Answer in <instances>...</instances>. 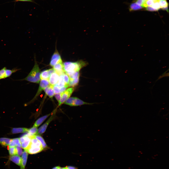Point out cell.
<instances>
[{"label":"cell","mask_w":169,"mask_h":169,"mask_svg":"<svg viewBox=\"0 0 169 169\" xmlns=\"http://www.w3.org/2000/svg\"><path fill=\"white\" fill-rule=\"evenodd\" d=\"M147 0H136V3L138 5L143 7H147L146 2Z\"/></svg>","instance_id":"cell-29"},{"label":"cell","mask_w":169,"mask_h":169,"mask_svg":"<svg viewBox=\"0 0 169 169\" xmlns=\"http://www.w3.org/2000/svg\"><path fill=\"white\" fill-rule=\"evenodd\" d=\"M44 90L46 94L50 98H52L54 95L53 86L52 85H50L46 87Z\"/></svg>","instance_id":"cell-14"},{"label":"cell","mask_w":169,"mask_h":169,"mask_svg":"<svg viewBox=\"0 0 169 169\" xmlns=\"http://www.w3.org/2000/svg\"><path fill=\"white\" fill-rule=\"evenodd\" d=\"M9 160L16 164L20 166L21 165V157L19 156L15 155L10 156L9 158Z\"/></svg>","instance_id":"cell-15"},{"label":"cell","mask_w":169,"mask_h":169,"mask_svg":"<svg viewBox=\"0 0 169 169\" xmlns=\"http://www.w3.org/2000/svg\"><path fill=\"white\" fill-rule=\"evenodd\" d=\"M64 104L70 106H78L85 104L91 105L92 103L86 102L76 97H72L68 98Z\"/></svg>","instance_id":"cell-4"},{"label":"cell","mask_w":169,"mask_h":169,"mask_svg":"<svg viewBox=\"0 0 169 169\" xmlns=\"http://www.w3.org/2000/svg\"><path fill=\"white\" fill-rule=\"evenodd\" d=\"M63 76L65 85H68L69 81V78L68 75L65 73L63 74Z\"/></svg>","instance_id":"cell-30"},{"label":"cell","mask_w":169,"mask_h":169,"mask_svg":"<svg viewBox=\"0 0 169 169\" xmlns=\"http://www.w3.org/2000/svg\"><path fill=\"white\" fill-rule=\"evenodd\" d=\"M50 84L48 80L42 79L41 80L39 87L36 94L34 98L31 101L32 102L35 100L37 97L40 94L41 92L47 86Z\"/></svg>","instance_id":"cell-7"},{"label":"cell","mask_w":169,"mask_h":169,"mask_svg":"<svg viewBox=\"0 0 169 169\" xmlns=\"http://www.w3.org/2000/svg\"><path fill=\"white\" fill-rule=\"evenodd\" d=\"M41 72L38 65L35 62V65L28 75L24 78L19 80H25L28 81L38 83L40 80Z\"/></svg>","instance_id":"cell-2"},{"label":"cell","mask_w":169,"mask_h":169,"mask_svg":"<svg viewBox=\"0 0 169 169\" xmlns=\"http://www.w3.org/2000/svg\"><path fill=\"white\" fill-rule=\"evenodd\" d=\"M35 137L41 143L43 150L47 149V146L43 138L39 135H35Z\"/></svg>","instance_id":"cell-19"},{"label":"cell","mask_w":169,"mask_h":169,"mask_svg":"<svg viewBox=\"0 0 169 169\" xmlns=\"http://www.w3.org/2000/svg\"><path fill=\"white\" fill-rule=\"evenodd\" d=\"M52 113H51L40 118L35 121L33 126L37 127H38Z\"/></svg>","instance_id":"cell-16"},{"label":"cell","mask_w":169,"mask_h":169,"mask_svg":"<svg viewBox=\"0 0 169 169\" xmlns=\"http://www.w3.org/2000/svg\"><path fill=\"white\" fill-rule=\"evenodd\" d=\"M59 75L55 72L52 73L50 75L48 81L50 85L54 86L58 82Z\"/></svg>","instance_id":"cell-11"},{"label":"cell","mask_w":169,"mask_h":169,"mask_svg":"<svg viewBox=\"0 0 169 169\" xmlns=\"http://www.w3.org/2000/svg\"><path fill=\"white\" fill-rule=\"evenodd\" d=\"M11 141L16 146L21 147V143L19 138H13L11 139Z\"/></svg>","instance_id":"cell-28"},{"label":"cell","mask_w":169,"mask_h":169,"mask_svg":"<svg viewBox=\"0 0 169 169\" xmlns=\"http://www.w3.org/2000/svg\"><path fill=\"white\" fill-rule=\"evenodd\" d=\"M8 152L10 156L17 155L16 150L15 147H9Z\"/></svg>","instance_id":"cell-25"},{"label":"cell","mask_w":169,"mask_h":169,"mask_svg":"<svg viewBox=\"0 0 169 169\" xmlns=\"http://www.w3.org/2000/svg\"><path fill=\"white\" fill-rule=\"evenodd\" d=\"M63 64L64 70L66 74L79 72L87 64L86 62L82 60L75 62H65Z\"/></svg>","instance_id":"cell-1"},{"label":"cell","mask_w":169,"mask_h":169,"mask_svg":"<svg viewBox=\"0 0 169 169\" xmlns=\"http://www.w3.org/2000/svg\"><path fill=\"white\" fill-rule=\"evenodd\" d=\"M38 130L37 127L33 126V127L29 129L28 133L31 136L37 135Z\"/></svg>","instance_id":"cell-22"},{"label":"cell","mask_w":169,"mask_h":169,"mask_svg":"<svg viewBox=\"0 0 169 169\" xmlns=\"http://www.w3.org/2000/svg\"><path fill=\"white\" fill-rule=\"evenodd\" d=\"M58 169H67L66 167H61L58 166Z\"/></svg>","instance_id":"cell-38"},{"label":"cell","mask_w":169,"mask_h":169,"mask_svg":"<svg viewBox=\"0 0 169 169\" xmlns=\"http://www.w3.org/2000/svg\"><path fill=\"white\" fill-rule=\"evenodd\" d=\"M63 93V92L60 93L55 94L54 95V96L58 101V103L60 102Z\"/></svg>","instance_id":"cell-33"},{"label":"cell","mask_w":169,"mask_h":169,"mask_svg":"<svg viewBox=\"0 0 169 169\" xmlns=\"http://www.w3.org/2000/svg\"><path fill=\"white\" fill-rule=\"evenodd\" d=\"M66 169H67V168H66Z\"/></svg>","instance_id":"cell-40"},{"label":"cell","mask_w":169,"mask_h":169,"mask_svg":"<svg viewBox=\"0 0 169 169\" xmlns=\"http://www.w3.org/2000/svg\"><path fill=\"white\" fill-rule=\"evenodd\" d=\"M28 157V153L24 150L21 155V161L20 169H25L26 164Z\"/></svg>","instance_id":"cell-12"},{"label":"cell","mask_w":169,"mask_h":169,"mask_svg":"<svg viewBox=\"0 0 169 169\" xmlns=\"http://www.w3.org/2000/svg\"><path fill=\"white\" fill-rule=\"evenodd\" d=\"M58 166H56L54 167L52 169H58Z\"/></svg>","instance_id":"cell-39"},{"label":"cell","mask_w":169,"mask_h":169,"mask_svg":"<svg viewBox=\"0 0 169 169\" xmlns=\"http://www.w3.org/2000/svg\"><path fill=\"white\" fill-rule=\"evenodd\" d=\"M43 150L40 142L35 137V136H32L30 144L25 150L28 153L31 154H35L41 152Z\"/></svg>","instance_id":"cell-3"},{"label":"cell","mask_w":169,"mask_h":169,"mask_svg":"<svg viewBox=\"0 0 169 169\" xmlns=\"http://www.w3.org/2000/svg\"><path fill=\"white\" fill-rule=\"evenodd\" d=\"M63 74L59 75V78L58 82L54 85L60 88H63L66 85H65L64 82Z\"/></svg>","instance_id":"cell-18"},{"label":"cell","mask_w":169,"mask_h":169,"mask_svg":"<svg viewBox=\"0 0 169 169\" xmlns=\"http://www.w3.org/2000/svg\"><path fill=\"white\" fill-rule=\"evenodd\" d=\"M6 69V68L4 67L0 70V80L7 78L5 72Z\"/></svg>","instance_id":"cell-26"},{"label":"cell","mask_w":169,"mask_h":169,"mask_svg":"<svg viewBox=\"0 0 169 169\" xmlns=\"http://www.w3.org/2000/svg\"><path fill=\"white\" fill-rule=\"evenodd\" d=\"M151 7L154 9H156L157 11L161 8L159 1H158L154 2Z\"/></svg>","instance_id":"cell-31"},{"label":"cell","mask_w":169,"mask_h":169,"mask_svg":"<svg viewBox=\"0 0 169 169\" xmlns=\"http://www.w3.org/2000/svg\"><path fill=\"white\" fill-rule=\"evenodd\" d=\"M29 129L25 128H14L12 129L11 132L13 134L23 133L28 132Z\"/></svg>","instance_id":"cell-17"},{"label":"cell","mask_w":169,"mask_h":169,"mask_svg":"<svg viewBox=\"0 0 169 169\" xmlns=\"http://www.w3.org/2000/svg\"><path fill=\"white\" fill-rule=\"evenodd\" d=\"M11 139L5 138H0V144L2 146H6L9 145Z\"/></svg>","instance_id":"cell-20"},{"label":"cell","mask_w":169,"mask_h":169,"mask_svg":"<svg viewBox=\"0 0 169 169\" xmlns=\"http://www.w3.org/2000/svg\"><path fill=\"white\" fill-rule=\"evenodd\" d=\"M161 8L163 10H166L168 12L169 10L168 9V7H166L165 8Z\"/></svg>","instance_id":"cell-37"},{"label":"cell","mask_w":169,"mask_h":169,"mask_svg":"<svg viewBox=\"0 0 169 169\" xmlns=\"http://www.w3.org/2000/svg\"><path fill=\"white\" fill-rule=\"evenodd\" d=\"M53 67L55 72L59 75L65 73L63 69V64L62 62L56 64Z\"/></svg>","instance_id":"cell-13"},{"label":"cell","mask_w":169,"mask_h":169,"mask_svg":"<svg viewBox=\"0 0 169 169\" xmlns=\"http://www.w3.org/2000/svg\"><path fill=\"white\" fill-rule=\"evenodd\" d=\"M146 10L148 11H157L156 9H154L150 6H147L146 7Z\"/></svg>","instance_id":"cell-35"},{"label":"cell","mask_w":169,"mask_h":169,"mask_svg":"<svg viewBox=\"0 0 169 169\" xmlns=\"http://www.w3.org/2000/svg\"><path fill=\"white\" fill-rule=\"evenodd\" d=\"M142 7L138 5L136 3H134L130 5V11L139 10L142 9Z\"/></svg>","instance_id":"cell-24"},{"label":"cell","mask_w":169,"mask_h":169,"mask_svg":"<svg viewBox=\"0 0 169 169\" xmlns=\"http://www.w3.org/2000/svg\"><path fill=\"white\" fill-rule=\"evenodd\" d=\"M52 115L48 120L41 126L38 129L37 135H41L44 133L46 131L49 124L54 119L55 117V113Z\"/></svg>","instance_id":"cell-9"},{"label":"cell","mask_w":169,"mask_h":169,"mask_svg":"<svg viewBox=\"0 0 169 169\" xmlns=\"http://www.w3.org/2000/svg\"><path fill=\"white\" fill-rule=\"evenodd\" d=\"M74 90L73 87L69 88L63 92L61 99L59 103V106L64 103L72 94Z\"/></svg>","instance_id":"cell-8"},{"label":"cell","mask_w":169,"mask_h":169,"mask_svg":"<svg viewBox=\"0 0 169 169\" xmlns=\"http://www.w3.org/2000/svg\"><path fill=\"white\" fill-rule=\"evenodd\" d=\"M154 3V2L152 0H147L146 2V4L147 7L149 6L151 7Z\"/></svg>","instance_id":"cell-34"},{"label":"cell","mask_w":169,"mask_h":169,"mask_svg":"<svg viewBox=\"0 0 169 169\" xmlns=\"http://www.w3.org/2000/svg\"><path fill=\"white\" fill-rule=\"evenodd\" d=\"M69 87L68 85H66L63 88H60L56 86H53L54 93L55 94L63 92Z\"/></svg>","instance_id":"cell-21"},{"label":"cell","mask_w":169,"mask_h":169,"mask_svg":"<svg viewBox=\"0 0 169 169\" xmlns=\"http://www.w3.org/2000/svg\"><path fill=\"white\" fill-rule=\"evenodd\" d=\"M66 167L67 169H77V167L72 166H67Z\"/></svg>","instance_id":"cell-36"},{"label":"cell","mask_w":169,"mask_h":169,"mask_svg":"<svg viewBox=\"0 0 169 169\" xmlns=\"http://www.w3.org/2000/svg\"><path fill=\"white\" fill-rule=\"evenodd\" d=\"M16 150L17 155L19 156L22 155L23 152V150L21 147L16 146Z\"/></svg>","instance_id":"cell-32"},{"label":"cell","mask_w":169,"mask_h":169,"mask_svg":"<svg viewBox=\"0 0 169 169\" xmlns=\"http://www.w3.org/2000/svg\"><path fill=\"white\" fill-rule=\"evenodd\" d=\"M32 136L28 133L23 135L19 138L21 143V147L24 150H26L29 146Z\"/></svg>","instance_id":"cell-5"},{"label":"cell","mask_w":169,"mask_h":169,"mask_svg":"<svg viewBox=\"0 0 169 169\" xmlns=\"http://www.w3.org/2000/svg\"><path fill=\"white\" fill-rule=\"evenodd\" d=\"M159 3L161 8L168 7V4L166 0H159Z\"/></svg>","instance_id":"cell-27"},{"label":"cell","mask_w":169,"mask_h":169,"mask_svg":"<svg viewBox=\"0 0 169 169\" xmlns=\"http://www.w3.org/2000/svg\"></svg>","instance_id":"cell-41"},{"label":"cell","mask_w":169,"mask_h":169,"mask_svg":"<svg viewBox=\"0 0 169 169\" xmlns=\"http://www.w3.org/2000/svg\"><path fill=\"white\" fill-rule=\"evenodd\" d=\"M62 62V61L61 56L56 49L52 56L50 65L51 66L53 67L56 64Z\"/></svg>","instance_id":"cell-6"},{"label":"cell","mask_w":169,"mask_h":169,"mask_svg":"<svg viewBox=\"0 0 169 169\" xmlns=\"http://www.w3.org/2000/svg\"><path fill=\"white\" fill-rule=\"evenodd\" d=\"M55 72L53 68L43 71L41 73L40 79L48 80L50 75Z\"/></svg>","instance_id":"cell-10"},{"label":"cell","mask_w":169,"mask_h":169,"mask_svg":"<svg viewBox=\"0 0 169 169\" xmlns=\"http://www.w3.org/2000/svg\"><path fill=\"white\" fill-rule=\"evenodd\" d=\"M19 69L17 68H14L12 69H6L5 72L6 78L10 77L12 74L17 71L19 70Z\"/></svg>","instance_id":"cell-23"}]
</instances>
